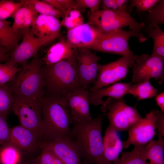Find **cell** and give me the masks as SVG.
I'll use <instances>...</instances> for the list:
<instances>
[{"label": "cell", "mask_w": 164, "mask_h": 164, "mask_svg": "<svg viewBox=\"0 0 164 164\" xmlns=\"http://www.w3.org/2000/svg\"><path fill=\"white\" fill-rule=\"evenodd\" d=\"M104 116L73 124L67 137L77 147L80 159L91 164H102L104 145L102 125Z\"/></svg>", "instance_id": "cell-1"}, {"label": "cell", "mask_w": 164, "mask_h": 164, "mask_svg": "<svg viewBox=\"0 0 164 164\" xmlns=\"http://www.w3.org/2000/svg\"><path fill=\"white\" fill-rule=\"evenodd\" d=\"M75 52L69 58L56 63L43 65L42 70L45 96H67L72 91L81 87Z\"/></svg>", "instance_id": "cell-2"}, {"label": "cell", "mask_w": 164, "mask_h": 164, "mask_svg": "<svg viewBox=\"0 0 164 164\" xmlns=\"http://www.w3.org/2000/svg\"><path fill=\"white\" fill-rule=\"evenodd\" d=\"M41 101L44 142L67 137L71 121L66 96H44Z\"/></svg>", "instance_id": "cell-3"}, {"label": "cell", "mask_w": 164, "mask_h": 164, "mask_svg": "<svg viewBox=\"0 0 164 164\" xmlns=\"http://www.w3.org/2000/svg\"><path fill=\"white\" fill-rule=\"evenodd\" d=\"M41 59L37 56L22 65L20 71L9 86L14 96L41 99L45 95Z\"/></svg>", "instance_id": "cell-4"}, {"label": "cell", "mask_w": 164, "mask_h": 164, "mask_svg": "<svg viewBox=\"0 0 164 164\" xmlns=\"http://www.w3.org/2000/svg\"><path fill=\"white\" fill-rule=\"evenodd\" d=\"M139 30H124L118 29L107 34L102 33L89 49L104 53L134 57L130 49L129 40L131 37L137 38L141 43L147 38Z\"/></svg>", "instance_id": "cell-5"}, {"label": "cell", "mask_w": 164, "mask_h": 164, "mask_svg": "<svg viewBox=\"0 0 164 164\" xmlns=\"http://www.w3.org/2000/svg\"><path fill=\"white\" fill-rule=\"evenodd\" d=\"M101 105V111L107 113L109 125L117 132L128 130L142 118L136 107L128 105L123 98L108 97Z\"/></svg>", "instance_id": "cell-6"}, {"label": "cell", "mask_w": 164, "mask_h": 164, "mask_svg": "<svg viewBox=\"0 0 164 164\" xmlns=\"http://www.w3.org/2000/svg\"><path fill=\"white\" fill-rule=\"evenodd\" d=\"M14 97L12 105L13 112L20 125L29 130L37 139L44 142L41 99Z\"/></svg>", "instance_id": "cell-7"}, {"label": "cell", "mask_w": 164, "mask_h": 164, "mask_svg": "<svg viewBox=\"0 0 164 164\" xmlns=\"http://www.w3.org/2000/svg\"><path fill=\"white\" fill-rule=\"evenodd\" d=\"M88 23L98 28L103 33L107 34L128 26L130 30L141 31L145 26L128 13L99 10L90 13Z\"/></svg>", "instance_id": "cell-8"}, {"label": "cell", "mask_w": 164, "mask_h": 164, "mask_svg": "<svg viewBox=\"0 0 164 164\" xmlns=\"http://www.w3.org/2000/svg\"><path fill=\"white\" fill-rule=\"evenodd\" d=\"M131 66L133 83L152 78L160 84L164 81V60L158 56L146 54L135 55Z\"/></svg>", "instance_id": "cell-9"}, {"label": "cell", "mask_w": 164, "mask_h": 164, "mask_svg": "<svg viewBox=\"0 0 164 164\" xmlns=\"http://www.w3.org/2000/svg\"><path fill=\"white\" fill-rule=\"evenodd\" d=\"M135 56L132 57L123 56L108 64H99L96 82L88 91H94L108 86L125 78Z\"/></svg>", "instance_id": "cell-10"}, {"label": "cell", "mask_w": 164, "mask_h": 164, "mask_svg": "<svg viewBox=\"0 0 164 164\" xmlns=\"http://www.w3.org/2000/svg\"><path fill=\"white\" fill-rule=\"evenodd\" d=\"M159 110L155 109L146 113L145 117L133 125L128 129L127 139L122 141L123 148H128L131 145H147L156 135V122Z\"/></svg>", "instance_id": "cell-11"}, {"label": "cell", "mask_w": 164, "mask_h": 164, "mask_svg": "<svg viewBox=\"0 0 164 164\" xmlns=\"http://www.w3.org/2000/svg\"><path fill=\"white\" fill-rule=\"evenodd\" d=\"M75 56L81 87L88 90L90 86L96 82L100 57L87 48L77 49Z\"/></svg>", "instance_id": "cell-12"}, {"label": "cell", "mask_w": 164, "mask_h": 164, "mask_svg": "<svg viewBox=\"0 0 164 164\" xmlns=\"http://www.w3.org/2000/svg\"><path fill=\"white\" fill-rule=\"evenodd\" d=\"M23 39L21 43L11 52L9 60L6 64L16 66L27 63L31 57L37 56L40 47L47 43L35 36L29 28L22 30Z\"/></svg>", "instance_id": "cell-13"}, {"label": "cell", "mask_w": 164, "mask_h": 164, "mask_svg": "<svg viewBox=\"0 0 164 164\" xmlns=\"http://www.w3.org/2000/svg\"><path fill=\"white\" fill-rule=\"evenodd\" d=\"M66 97L71 124L92 119L88 90L80 87L71 91Z\"/></svg>", "instance_id": "cell-14"}, {"label": "cell", "mask_w": 164, "mask_h": 164, "mask_svg": "<svg viewBox=\"0 0 164 164\" xmlns=\"http://www.w3.org/2000/svg\"><path fill=\"white\" fill-rule=\"evenodd\" d=\"M103 33L97 27L88 22L67 31L66 41L73 48H89Z\"/></svg>", "instance_id": "cell-15"}, {"label": "cell", "mask_w": 164, "mask_h": 164, "mask_svg": "<svg viewBox=\"0 0 164 164\" xmlns=\"http://www.w3.org/2000/svg\"><path fill=\"white\" fill-rule=\"evenodd\" d=\"M63 164H80L81 159L76 145L67 136L43 142Z\"/></svg>", "instance_id": "cell-16"}, {"label": "cell", "mask_w": 164, "mask_h": 164, "mask_svg": "<svg viewBox=\"0 0 164 164\" xmlns=\"http://www.w3.org/2000/svg\"><path fill=\"white\" fill-rule=\"evenodd\" d=\"M60 22L55 17L39 14L31 26L33 34L48 43L60 35Z\"/></svg>", "instance_id": "cell-17"}, {"label": "cell", "mask_w": 164, "mask_h": 164, "mask_svg": "<svg viewBox=\"0 0 164 164\" xmlns=\"http://www.w3.org/2000/svg\"><path fill=\"white\" fill-rule=\"evenodd\" d=\"M8 142L22 152L28 153L35 152L39 148L42 149L43 143L32 132L20 125L10 128Z\"/></svg>", "instance_id": "cell-18"}, {"label": "cell", "mask_w": 164, "mask_h": 164, "mask_svg": "<svg viewBox=\"0 0 164 164\" xmlns=\"http://www.w3.org/2000/svg\"><path fill=\"white\" fill-rule=\"evenodd\" d=\"M104 152L102 164H111L118 158L123 148L117 132L109 125L103 137Z\"/></svg>", "instance_id": "cell-19"}, {"label": "cell", "mask_w": 164, "mask_h": 164, "mask_svg": "<svg viewBox=\"0 0 164 164\" xmlns=\"http://www.w3.org/2000/svg\"><path fill=\"white\" fill-rule=\"evenodd\" d=\"M131 81L128 83H116L108 86L89 91L90 104L97 106L101 105L103 98L105 97L115 98H121L126 94L133 84Z\"/></svg>", "instance_id": "cell-20"}, {"label": "cell", "mask_w": 164, "mask_h": 164, "mask_svg": "<svg viewBox=\"0 0 164 164\" xmlns=\"http://www.w3.org/2000/svg\"><path fill=\"white\" fill-rule=\"evenodd\" d=\"M77 49L73 48L66 40L62 39L45 51L44 56L41 59L43 65H52L65 60L74 54Z\"/></svg>", "instance_id": "cell-21"}, {"label": "cell", "mask_w": 164, "mask_h": 164, "mask_svg": "<svg viewBox=\"0 0 164 164\" xmlns=\"http://www.w3.org/2000/svg\"><path fill=\"white\" fill-rule=\"evenodd\" d=\"M39 15L31 7L23 5L12 17L14 20L11 26L13 30L18 32L31 27Z\"/></svg>", "instance_id": "cell-22"}, {"label": "cell", "mask_w": 164, "mask_h": 164, "mask_svg": "<svg viewBox=\"0 0 164 164\" xmlns=\"http://www.w3.org/2000/svg\"><path fill=\"white\" fill-rule=\"evenodd\" d=\"M9 22L0 19V43L7 52H12L18 46L22 35V30L18 32H14Z\"/></svg>", "instance_id": "cell-23"}, {"label": "cell", "mask_w": 164, "mask_h": 164, "mask_svg": "<svg viewBox=\"0 0 164 164\" xmlns=\"http://www.w3.org/2000/svg\"><path fill=\"white\" fill-rule=\"evenodd\" d=\"M146 145L145 149V164H164V140L158 136Z\"/></svg>", "instance_id": "cell-24"}, {"label": "cell", "mask_w": 164, "mask_h": 164, "mask_svg": "<svg viewBox=\"0 0 164 164\" xmlns=\"http://www.w3.org/2000/svg\"><path fill=\"white\" fill-rule=\"evenodd\" d=\"M158 90L150 82V80H145L132 85L128 94L136 97L139 100L151 98L158 94Z\"/></svg>", "instance_id": "cell-25"}, {"label": "cell", "mask_w": 164, "mask_h": 164, "mask_svg": "<svg viewBox=\"0 0 164 164\" xmlns=\"http://www.w3.org/2000/svg\"><path fill=\"white\" fill-rule=\"evenodd\" d=\"M146 145L134 146L131 151L122 152L121 156L111 164H145Z\"/></svg>", "instance_id": "cell-26"}, {"label": "cell", "mask_w": 164, "mask_h": 164, "mask_svg": "<svg viewBox=\"0 0 164 164\" xmlns=\"http://www.w3.org/2000/svg\"><path fill=\"white\" fill-rule=\"evenodd\" d=\"M148 34L154 45L152 55L164 60V32L158 25H148Z\"/></svg>", "instance_id": "cell-27"}, {"label": "cell", "mask_w": 164, "mask_h": 164, "mask_svg": "<svg viewBox=\"0 0 164 164\" xmlns=\"http://www.w3.org/2000/svg\"><path fill=\"white\" fill-rule=\"evenodd\" d=\"M23 5L31 7L39 14L50 16L57 18L64 17L63 13L51 5L44 2L43 0H21Z\"/></svg>", "instance_id": "cell-28"}, {"label": "cell", "mask_w": 164, "mask_h": 164, "mask_svg": "<svg viewBox=\"0 0 164 164\" xmlns=\"http://www.w3.org/2000/svg\"><path fill=\"white\" fill-rule=\"evenodd\" d=\"M0 149V164H21L22 152L9 142Z\"/></svg>", "instance_id": "cell-29"}, {"label": "cell", "mask_w": 164, "mask_h": 164, "mask_svg": "<svg viewBox=\"0 0 164 164\" xmlns=\"http://www.w3.org/2000/svg\"><path fill=\"white\" fill-rule=\"evenodd\" d=\"M14 100L13 94L6 84L0 85V114L7 116Z\"/></svg>", "instance_id": "cell-30"}, {"label": "cell", "mask_w": 164, "mask_h": 164, "mask_svg": "<svg viewBox=\"0 0 164 164\" xmlns=\"http://www.w3.org/2000/svg\"><path fill=\"white\" fill-rule=\"evenodd\" d=\"M84 20L80 11L76 9L68 11L60 23L68 31L84 23Z\"/></svg>", "instance_id": "cell-31"}, {"label": "cell", "mask_w": 164, "mask_h": 164, "mask_svg": "<svg viewBox=\"0 0 164 164\" xmlns=\"http://www.w3.org/2000/svg\"><path fill=\"white\" fill-rule=\"evenodd\" d=\"M23 5L21 1L12 0H0V19H5L12 17L17 11Z\"/></svg>", "instance_id": "cell-32"}, {"label": "cell", "mask_w": 164, "mask_h": 164, "mask_svg": "<svg viewBox=\"0 0 164 164\" xmlns=\"http://www.w3.org/2000/svg\"><path fill=\"white\" fill-rule=\"evenodd\" d=\"M148 25H162L164 23V0H160L157 5L149 12L147 17Z\"/></svg>", "instance_id": "cell-33"}, {"label": "cell", "mask_w": 164, "mask_h": 164, "mask_svg": "<svg viewBox=\"0 0 164 164\" xmlns=\"http://www.w3.org/2000/svg\"><path fill=\"white\" fill-rule=\"evenodd\" d=\"M21 68L17 66H12L0 63V85L10 83L15 79L16 75Z\"/></svg>", "instance_id": "cell-34"}, {"label": "cell", "mask_w": 164, "mask_h": 164, "mask_svg": "<svg viewBox=\"0 0 164 164\" xmlns=\"http://www.w3.org/2000/svg\"><path fill=\"white\" fill-rule=\"evenodd\" d=\"M40 154L32 162L34 164H63L50 150L42 145Z\"/></svg>", "instance_id": "cell-35"}, {"label": "cell", "mask_w": 164, "mask_h": 164, "mask_svg": "<svg viewBox=\"0 0 164 164\" xmlns=\"http://www.w3.org/2000/svg\"><path fill=\"white\" fill-rule=\"evenodd\" d=\"M130 1V4L128 6V13L129 12H131L133 7L136 8L137 11L138 12H149L157 5L160 0H132Z\"/></svg>", "instance_id": "cell-36"}, {"label": "cell", "mask_w": 164, "mask_h": 164, "mask_svg": "<svg viewBox=\"0 0 164 164\" xmlns=\"http://www.w3.org/2000/svg\"><path fill=\"white\" fill-rule=\"evenodd\" d=\"M76 9L89 8L91 10L90 13H93L99 10L102 0H75Z\"/></svg>", "instance_id": "cell-37"}, {"label": "cell", "mask_w": 164, "mask_h": 164, "mask_svg": "<svg viewBox=\"0 0 164 164\" xmlns=\"http://www.w3.org/2000/svg\"><path fill=\"white\" fill-rule=\"evenodd\" d=\"M7 116L0 114V144L3 145L8 142L10 128L6 120Z\"/></svg>", "instance_id": "cell-38"}, {"label": "cell", "mask_w": 164, "mask_h": 164, "mask_svg": "<svg viewBox=\"0 0 164 164\" xmlns=\"http://www.w3.org/2000/svg\"><path fill=\"white\" fill-rule=\"evenodd\" d=\"M100 7L101 10L120 12L115 0H102Z\"/></svg>", "instance_id": "cell-39"}, {"label": "cell", "mask_w": 164, "mask_h": 164, "mask_svg": "<svg viewBox=\"0 0 164 164\" xmlns=\"http://www.w3.org/2000/svg\"><path fill=\"white\" fill-rule=\"evenodd\" d=\"M156 130L158 132V136L162 137L164 136V112L159 111L156 122Z\"/></svg>", "instance_id": "cell-40"}, {"label": "cell", "mask_w": 164, "mask_h": 164, "mask_svg": "<svg viewBox=\"0 0 164 164\" xmlns=\"http://www.w3.org/2000/svg\"><path fill=\"white\" fill-rule=\"evenodd\" d=\"M61 6L67 11L76 9V4L74 0H57Z\"/></svg>", "instance_id": "cell-41"}, {"label": "cell", "mask_w": 164, "mask_h": 164, "mask_svg": "<svg viewBox=\"0 0 164 164\" xmlns=\"http://www.w3.org/2000/svg\"><path fill=\"white\" fill-rule=\"evenodd\" d=\"M115 1L120 12L128 13V4L130 0H115Z\"/></svg>", "instance_id": "cell-42"}, {"label": "cell", "mask_w": 164, "mask_h": 164, "mask_svg": "<svg viewBox=\"0 0 164 164\" xmlns=\"http://www.w3.org/2000/svg\"><path fill=\"white\" fill-rule=\"evenodd\" d=\"M155 96V100L157 105L159 107L160 111L164 112V93L161 92Z\"/></svg>", "instance_id": "cell-43"}, {"label": "cell", "mask_w": 164, "mask_h": 164, "mask_svg": "<svg viewBox=\"0 0 164 164\" xmlns=\"http://www.w3.org/2000/svg\"><path fill=\"white\" fill-rule=\"evenodd\" d=\"M44 2L51 5L55 9L62 12L65 15L68 11L64 9L58 2L57 0H43Z\"/></svg>", "instance_id": "cell-44"}, {"label": "cell", "mask_w": 164, "mask_h": 164, "mask_svg": "<svg viewBox=\"0 0 164 164\" xmlns=\"http://www.w3.org/2000/svg\"><path fill=\"white\" fill-rule=\"evenodd\" d=\"M5 47L0 44V63L1 62H7L9 59L10 55L7 53Z\"/></svg>", "instance_id": "cell-45"}, {"label": "cell", "mask_w": 164, "mask_h": 164, "mask_svg": "<svg viewBox=\"0 0 164 164\" xmlns=\"http://www.w3.org/2000/svg\"><path fill=\"white\" fill-rule=\"evenodd\" d=\"M34 164L32 162L31 163H28V162H27V163H23V164Z\"/></svg>", "instance_id": "cell-46"}, {"label": "cell", "mask_w": 164, "mask_h": 164, "mask_svg": "<svg viewBox=\"0 0 164 164\" xmlns=\"http://www.w3.org/2000/svg\"><path fill=\"white\" fill-rule=\"evenodd\" d=\"M80 164H91L89 163H87L84 162H81Z\"/></svg>", "instance_id": "cell-47"}, {"label": "cell", "mask_w": 164, "mask_h": 164, "mask_svg": "<svg viewBox=\"0 0 164 164\" xmlns=\"http://www.w3.org/2000/svg\"><path fill=\"white\" fill-rule=\"evenodd\" d=\"M0 44L1 45V44L0 43Z\"/></svg>", "instance_id": "cell-48"}]
</instances>
